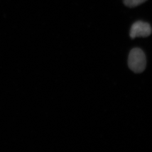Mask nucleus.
<instances>
[{"label": "nucleus", "mask_w": 152, "mask_h": 152, "mask_svg": "<svg viewBox=\"0 0 152 152\" xmlns=\"http://www.w3.org/2000/svg\"><path fill=\"white\" fill-rule=\"evenodd\" d=\"M145 55L139 48L132 49L129 53L128 65L131 70L135 73H140L146 68Z\"/></svg>", "instance_id": "1"}, {"label": "nucleus", "mask_w": 152, "mask_h": 152, "mask_svg": "<svg viewBox=\"0 0 152 152\" xmlns=\"http://www.w3.org/2000/svg\"><path fill=\"white\" fill-rule=\"evenodd\" d=\"M147 0H124L125 6L129 7H135L140 5Z\"/></svg>", "instance_id": "3"}, {"label": "nucleus", "mask_w": 152, "mask_h": 152, "mask_svg": "<svg viewBox=\"0 0 152 152\" xmlns=\"http://www.w3.org/2000/svg\"><path fill=\"white\" fill-rule=\"evenodd\" d=\"M152 32V27L148 23L137 21L132 25L130 36L132 39L136 37H147L149 36Z\"/></svg>", "instance_id": "2"}]
</instances>
